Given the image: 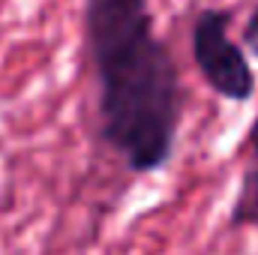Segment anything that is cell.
<instances>
[{
  "label": "cell",
  "instance_id": "3957f363",
  "mask_svg": "<svg viewBox=\"0 0 258 255\" xmlns=\"http://www.w3.org/2000/svg\"><path fill=\"white\" fill-rule=\"evenodd\" d=\"M228 228H258V114L243 138V168L228 210Z\"/></svg>",
  "mask_w": 258,
  "mask_h": 255
},
{
  "label": "cell",
  "instance_id": "6da1fadb",
  "mask_svg": "<svg viewBox=\"0 0 258 255\" xmlns=\"http://www.w3.org/2000/svg\"><path fill=\"white\" fill-rule=\"evenodd\" d=\"M81 30L96 81L99 141L132 174L162 171L177 150L183 81L156 33L150 0H84Z\"/></svg>",
  "mask_w": 258,
  "mask_h": 255
},
{
  "label": "cell",
  "instance_id": "277c9868",
  "mask_svg": "<svg viewBox=\"0 0 258 255\" xmlns=\"http://www.w3.org/2000/svg\"><path fill=\"white\" fill-rule=\"evenodd\" d=\"M240 48L246 51V57H255L258 60V6H252L249 18L240 27Z\"/></svg>",
  "mask_w": 258,
  "mask_h": 255
},
{
  "label": "cell",
  "instance_id": "7a4b0ae2",
  "mask_svg": "<svg viewBox=\"0 0 258 255\" xmlns=\"http://www.w3.org/2000/svg\"><path fill=\"white\" fill-rule=\"evenodd\" d=\"M228 24H231V9L222 6H207L195 15L189 30L192 60L201 81L216 96L234 105H246L255 96V72L240 42L228 36Z\"/></svg>",
  "mask_w": 258,
  "mask_h": 255
}]
</instances>
